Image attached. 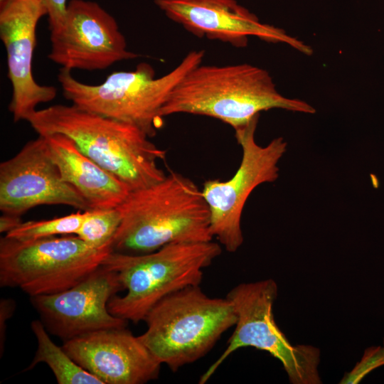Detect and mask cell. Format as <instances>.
Instances as JSON below:
<instances>
[{
	"mask_svg": "<svg viewBox=\"0 0 384 384\" xmlns=\"http://www.w3.org/2000/svg\"><path fill=\"white\" fill-rule=\"evenodd\" d=\"M22 223L21 216L2 213L0 217V232L6 234L17 228Z\"/></svg>",
	"mask_w": 384,
	"mask_h": 384,
	"instance_id": "cell-23",
	"label": "cell"
},
{
	"mask_svg": "<svg viewBox=\"0 0 384 384\" xmlns=\"http://www.w3.org/2000/svg\"><path fill=\"white\" fill-rule=\"evenodd\" d=\"M203 50L188 53L171 71L155 78L146 63L131 71L113 72L100 85L76 80L71 71L60 68L58 80L64 97L85 110L137 127L149 138L164 125L161 110L174 88L194 68L202 63Z\"/></svg>",
	"mask_w": 384,
	"mask_h": 384,
	"instance_id": "cell-5",
	"label": "cell"
},
{
	"mask_svg": "<svg viewBox=\"0 0 384 384\" xmlns=\"http://www.w3.org/2000/svg\"><path fill=\"white\" fill-rule=\"evenodd\" d=\"M119 207L122 220L112 252L145 254L171 243L213 240L202 191L180 174L171 171L151 186L132 191Z\"/></svg>",
	"mask_w": 384,
	"mask_h": 384,
	"instance_id": "cell-2",
	"label": "cell"
},
{
	"mask_svg": "<svg viewBox=\"0 0 384 384\" xmlns=\"http://www.w3.org/2000/svg\"><path fill=\"white\" fill-rule=\"evenodd\" d=\"M31 328L37 341V350L24 371L31 370L43 362L52 370L58 384H104L97 377L80 366L62 346H57L51 340L40 319L33 320Z\"/></svg>",
	"mask_w": 384,
	"mask_h": 384,
	"instance_id": "cell-17",
	"label": "cell"
},
{
	"mask_svg": "<svg viewBox=\"0 0 384 384\" xmlns=\"http://www.w3.org/2000/svg\"><path fill=\"white\" fill-rule=\"evenodd\" d=\"M282 109L314 114L309 103L281 95L269 73L247 63L199 65L177 85L161 115L186 113L221 120L234 130L246 125L262 111Z\"/></svg>",
	"mask_w": 384,
	"mask_h": 384,
	"instance_id": "cell-3",
	"label": "cell"
},
{
	"mask_svg": "<svg viewBox=\"0 0 384 384\" xmlns=\"http://www.w3.org/2000/svg\"><path fill=\"white\" fill-rule=\"evenodd\" d=\"M27 122L41 136L62 134L82 153L130 188H146L166 174L159 166L166 150L132 124L82 109L73 104L37 110Z\"/></svg>",
	"mask_w": 384,
	"mask_h": 384,
	"instance_id": "cell-1",
	"label": "cell"
},
{
	"mask_svg": "<svg viewBox=\"0 0 384 384\" xmlns=\"http://www.w3.org/2000/svg\"><path fill=\"white\" fill-rule=\"evenodd\" d=\"M384 365V346L368 348L353 371L341 383H356L373 369Z\"/></svg>",
	"mask_w": 384,
	"mask_h": 384,
	"instance_id": "cell-20",
	"label": "cell"
},
{
	"mask_svg": "<svg viewBox=\"0 0 384 384\" xmlns=\"http://www.w3.org/2000/svg\"><path fill=\"white\" fill-rule=\"evenodd\" d=\"M50 60L68 70L105 69L136 58L115 18L95 1L71 0L62 22L50 28Z\"/></svg>",
	"mask_w": 384,
	"mask_h": 384,
	"instance_id": "cell-10",
	"label": "cell"
},
{
	"mask_svg": "<svg viewBox=\"0 0 384 384\" xmlns=\"http://www.w3.org/2000/svg\"><path fill=\"white\" fill-rule=\"evenodd\" d=\"M47 11L49 29L60 24L66 11L67 0H41Z\"/></svg>",
	"mask_w": 384,
	"mask_h": 384,
	"instance_id": "cell-21",
	"label": "cell"
},
{
	"mask_svg": "<svg viewBox=\"0 0 384 384\" xmlns=\"http://www.w3.org/2000/svg\"><path fill=\"white\" fill-rule=\"evenodd\" d=\"M44 137L62 177L91 209L117 208L124 202L131 192L127 185L82 153L70 138L62 134Z\"/></svg>",
	"mask_w": 384,
	"mask_h": 384,
	"instance_id": "cell-16",
	"label": "cell"
},
{
	"mask_svg": "<svg viewBox=\"0 0 384 384\" xmlns=\"http://www.w3.org/2000/svg\"><path fill=\"white\" fill-rule=\"evenodd\" d=\"M277 292V285L272 279L242 283L230 290L226 297L236 314L235 329L225 351L201 376L200 384L207 382L235 351L250 346L265 351L278 359L291 383H321L319 348L292 345L274 321L272 310Z\"/></svg>",
	"mask_w": 384,
	"mask_h": 384,
	"instance_id": "cell-8",
	"label": "cell"
},
{
	"mask_svg": "<svg viewBox=\"0 0 384 384\" xmlns=\"http://www.w3.org/2000/svg\"><path fill=\"white\" fill-rule=\"evenodd\" d=\"M111 248L97 250L79 237L0 239V286L30 297L64 291L101 266Z\"/></svg>",
	"mask_w": 384,
	"mask_h": 384,
	"instance_id": "cell-7",
	"label": "cell"
},
{
	"mask_svg": "<svg viewBox=\"0 0 384 384\" xmlns=\"http://www.w3.org/2000/svg\"><path fill=\"white\" fill-rule=\"evenodd\" d=\"M171 21L198 38L206 37L236 48L247 45L255 36L269 43H282L310 55L312 49L284 30L262 23L236 0H154Z\"/></svg>",
	"mask_w": 384,
	"mask_h": 384,
	"instance_id": "cell-14",
	"label": "cell"
},
{
	"mask_svg": "<svg viewBox=\"0 0 384 384\" xmlns=\"http://www.w3.org/2000/svg\"><path fill=\"white\" fill-rule=\"evenodd\" d=\"M122 290L117 274L101 265L69 289L30 297V302L48 333L64 341L95 331L126 327L128 321L108 309L110 299Z\"/></svg>",
	"mask_w": 384,
	"mask_h": 384,
	"instance_id": "cell-11",
	"label": "cell"
},
{
	"mask_svg": "<svg viewBox=\"0 0 384 384\" xmlns=\"http://www.w3.org/2000/svg\"><path fill=\"white\" fill-rule=\"evenodd\" d=\"M236 320L227 297H210L199 285L191 286L156 304L138 337L158 361L176 371L203 357Z\"/></svg>",
	"mask_w": 384,
	"mask_h": 384,
	"instance_id": "cell-6",
	"label": "cell"
},
{
	"mask_svg": "<svg viewBox=\"0 0 384 384\" xmlns=\"http://www.w3.org/2000/svg\"><path fill=\"white\" fill-rule=\"evenodd\" d=\"M85 217V212L78 211L63 217L49 220L23 222L5 236L18 240L77 234Z\"/></svg>",
	"mask_w": 384,
	"mask_h": 384,
	"instance_id": "cell-19",
	"label": "cell"
},
{
	"mask_svg": "<svg viewBox=\"0 0 384 384\" xmlns=\"http://www.w3.org/2000/svg\"><path fill=\"white\" fill-rule=\"evenodd\" d=\"M62 347L104 384H143L159 375L161 363L126 327L90 332L64 341Z\"/></svg>",
	"mask_w": 384,
	"mask_h": 384,
	"instance_id": "cell-15",
	"label": "cell"
},
{
	"mask_svg": "<svg viewBox=\"0 0 384 384\" xmlns=\"http://www.w3.org/2000/svg\"><path fill=\"white\" fill-rule=\"evenodd\" d=\"M221 252L220 244L213 240L171 243L145 254L112 251L102 265L117 274L127 292L110 299V312L135 324L144 321L166 297L200 285L203 269Z\"/></svg>",
	"mask_w": 384,
	"mask_h": 384,
	"instance_id": "cell-4",
	"label": "cell"
},
{
	"mask_svg": "<svg viewBox=\"0 0 384 384\" xmlns=\"http://www.w3.org/2000/svg\"><path fill=\"white\" fill-rule=\"evenodd\" d=\"M258 119L259 116L235 129L242 158L232 178L225 181L207 180L201 189L210 210L213 236L230 252L243 243L241 218L247 198L258 186L278 178V163L287 148L282 137L266 146L259 145L255 140Z\"/></svg>",
	"mask_w": 384,
	"mask_h": 384,
	"instance_id": "cell-9",
	"label": "cell"
},
{
	"mask_svg": "<svg viewBox=\"0 0 384 384\" xmlns=\"http://www.w3.org/2000/svg\"><path fill=\"white\" fill-rule=\"evenodd\" d=\"M16 309V302L12 299L3 298L0 302V354L4 353L5 340L6 321L9 319Z\"/></svg>",
	"mask_w": 384,
	"mask_h": 384,
	"instance_id": "cell-22",
	"label": "cell"
},
{
	"mask_svg": "<svg viewBox=\"0 0 384 384\" xmlns=\"http://www.w3.org/2000/svg\"><path fill=\"white\" fill-rule=\"evenodd\" d=\"M41 205H64L91 210L80 193L67 183L52 159L44 136L28 142L0 164V210L22 216Z\"/></svg>",
	"mask_w": 384,
	"mask_h": 384,
	"instance_id": "cell-12",
	"label": "cell"
},
{
	"mask_svg": "<svg viewBox=\"0 0 384 384\" xmlns=\"http://www.w3.org/2000/svg\"><path fill=\"white\" fill-rule=\"evenodd\" d=\"M84 212L85 217L76 235L92 248H111L122 220L119 207Z\"/></svg>",
	"mask_w": 384,
	"mask_h": 384,
	"instance_id": "cell-18",
	"label": "cell"
},
{
	"mask_svg": "<svg viewBox=\"0 0 384 384\" xmlns=\"http://www.w3.org/2000/svg\"><path fill=\"white\" fill-rule=\"evenodd\" d=\"M46 15L41 0L0 1V38L6 51L12 86L9 110L16 122L27 121L38 105L50 102L57 95L55 87L38 84L33 75L36 28Z\"/></svg>",
	"mask_w": 384,
	"mask_h": 384,
	"instance_id": "cell-13",
	"label": "cell"
}]
</instances>
